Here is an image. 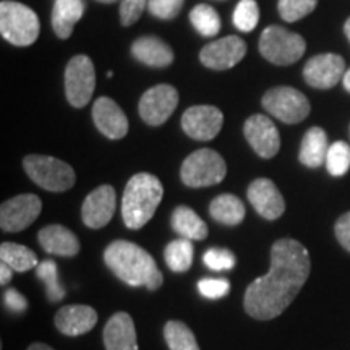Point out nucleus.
<instances>
[{
  "instance_id": "obj_1",
  "label": "nucleus",
  "mask_w": 350,
  "mask_h": 350,
  "mask_svg": "<svg viewBox=\"0 0 350 350\" xmlns=\"http://www.w3.org/2000/svg\"><path fill=\"white\" fill-rule=\"evenodd\" d=\"M310 253L299 240L281 239L271 248L269 273L245 292V312L255 319H273L294 301L310 275Z\"/></svg>"
},
{
  "instance_id": "obj_2",
  "label": "nucleus",
  "mask_w": 350,
  "mask_h": 350,
  "mask_svg": "<svg viewBox=\"0 0 350 350\" xmlns=\"http://www.w3.org/2000/svg\"><path fill=\"white\" fill-rule=\"evenodd\" d=\"M104 261L120 281L130 287H146L156 291L163 286L164 275L154 258L144 248L126 240H116L104 252Z\"/></svg>"
},
{
  "instance_id": "obj_3",
  "label": "nucleus",
  "mask_w": 350,
  "mask_h": 350,
  "mask_svg": "<svg viewBox=\"0 0 350 350\" xmlns=\"http://www.w3.org/2000/svg\"><path fill=\"white\" fill-rule=\"evenodd\" d=\"M164 196V187L156 175L139 172L126 183L122 198V219L131 230L142 229L154 216Z\"/></svg>"
},
{
  "instance_id": "obj_4",
  "label": "nucleus",
  "mask_w": 350,
  "mask_h": 350,
  "mask_svg": "<svg viewBox=\"0 0 350 350\" xmlns=\"http://www.w3.org/2000/svg\"><path fill=\"white\" fill-rule=\"evenodd\" d=\"M41 23L33 8L20 2L3 0L0 3V33L13 46L26 47L36 42Z\"/></svg>"
},
{
  "instance_id": "obj_5",
  "label": "nucleus",
  "mask_w": 350,
  "mask_h": 350,
  "mask_svg": "<svg viewBox=\"0 0 350 350\" xmlns=\"http://www.w3.org/2000/svg\"><path fill=\"white\" fill-rule=\"evenodd\" d=\"M23 167L28 177L38 187L47 191H67L75 185L77 175L73 167L52 156L29 154L23 159Z\"/></svg>"
},
{
  "instance_id": "obj_6",
  "label": "nucleus",
  "mask_w": 350,
  "mask_h": 350,
  "mask_svg": "<svg viewBox=\"0 0 350 350\" xmlns=\"http://www.w3.org/2000/svg\"><path fill=\"white\" fill-rule=\"evenodd\" d=\"M227 174L226 161L217 151L201 148L185 157L180 167V178L187 187L203 188L217 185Z\"/></svg>"
},
{
  "instance_id": "obj_7",
  "label": "nucleus",
  "mask_w": 350,
  "mask_h": 350,
  "mask_svg": "<svg viewBox=\"0 0 350 350\" xmlns=\"http://www.w3.org/2000/svg\"><path fill=\"white\" fill-rule=\"evenodd\" d=\"M306 51L305 39L299 33H292L282 26H268L261 33L260 52L274 65H292L304 57Z\"/></svg>"
},
{
  "instance_id": "obj_8",
  "label": "nucleus",
  "mask_w": 350,
  "mask_h": 350,
  "mask_svg": "<svg viewBox=\"0 0 350 350\" xmlns=\"http://www.w3.org/2000/svg\"><path fill=\"white\" fill-rule=\"evenodd\" d=\"M262 107L269 116L284 124L294 125L305 120L310 113V103L304 93L291 86H278L262 96Z\"/></svg>"
},
{
  "instance_id": "obj_9",
  "label": "nucleus",
  "mask_w": 350,
  "mask_h": 350,
  "mask_svg": "<svg viewBox=\"0 0 350 350\" xmlns=\"http://www.w3.org/2000/svg\"><path fill=\"white\" fill-rule=\"evenodd\" d=\"M96 72L88 55H75L65 68V94L70 106L81 109L93 98Z\"/></svg>"
},
{
  "instance_id": "obj_10",
  "label": "nucleus",
  "mask_w": 350,
  "mask_h": 350,
  "mask_svg": "<svg viewBox=\"0 0 350 350\" xmlns=\"http://www.w3.org/2000/svg\"><path fill=\"white\" fill-rule=\"evenodd\" d=\"M178 104V93L170 85H156L142 96L138 111L142 119L151 126H159L169 120Z\"/></svg>"
},
{
  "instance_id": "obj_11",
  "label": "nucleus",
  "mask_w": 350,
  "mask_h": 350,
  "mask_svg": "<svg viewBox=\"0 0 350 350\" xmlns=\"http://www.w3.org/2000/svg\"><path fill=\"white\" fill-rule=\"evenodd\" d=\"M42 203L39 196L25 193L7 200L0 208V227L5 232L28 229L41 214Z\"/></svg>"
},
{
  "instance_id": "obj_12",
  "label": "nucleus",
  "mask_w": 350,
  "mask_h": 350,
  "mask_svg": "<svg viewBox=\"0 0 350 350\" xmlns=\"http://www.w3.org/2000/svg\"><path fill=\"white\" fill-rule=\"evenodd\" d=\"M243 135L253 151L262 159H271L281 150V135L268 116L255 113L248 117L243 125Z\"/></svg>"
},
{
  "instance_id": "obj_13",
  "label": "nucleus",
  "mask_w": 350,
  "mask_h": 350,
  "mask_svg": "<svg viewBox=\"0 0 350 350\" xmlns=\"http://www.w3.org/2000/svg\"><path fill=\"white\" fill-rule=\"evenodd\" d=\"M247 54V42L239 36H226L206 44L200 52V62L204 67L217 70L234 68Z\"/></svg>"
},
{
  "instance_id": "obj_14",
  "label": "nucleus",
  "mask_w": 350,
  "mask_h": 350,
  "mask_svg": "<svg viewBox=\"0 0 350 350\" xmlns=\"http://www.w3.org/2000/svg\"><path fill=\"white\" fill-rule=\"evenodd\" d=\"M224 113L214 106H191L182 116V129L196 142H209L219 135Z\"/></svg>"
},
{
  "instance_id": "obj_15",
  "label": "nucleus",
  "mask_w": 350,
  "mask_h": 350,
  "mask_svg": "<svg viewBox=\"0 0 350 350\" xmlns=\"http://www.w3.org/2000/svg\"><path fill=\"white\" fill-rule=\"evenodd\" d=\"M345 62L338 54L314 55L304 67L306 85L317 90H331L344 78Z\"/></svg>"
},
{
  "instance_id": "obj_16",
  "label": "nucleus",
  "mask_w": 350,
  "mask_h": 350,
  "mask_svg": "<svg viewBox=\"0 0 350 350\" xmlns=\"http://www.w3.org/2000/svg\"><path fill=\"white\" fill-rule=\"evenodd\" d=\"M117 196L111 185H100L91 191L83 201L81 217L90 229H100L107 226L116 213Z\"/></svg>"
},
{
  "instance_id": "obj_17",
  "label": "nucleus",
  "mask_w": 350,
  "mask_h": 350,
  "mask_svg": "<svg viewBox=\"0 0 350 350\" xmlns=\"http://www.w3.org/2000/svg\"><path fill=\"white\" fill-rule=\"evenodd\" d=\"M248 201L255 211L261 217L268 219V221H275L286 211V201L284 196L275 187V183L269 178H256L248 187Z\"/></svg>"
},
{
  "instance_id": "obj_18",
  "label": "nucleus",
  "mask_w": 350,
  "mask_h": 350,
  "mask_svg": "<svg viewBox=\"0 0 350 350\" xmlns=\"http://www.w3.org/2000/svg\"><path fill=\"white\" fill-rule=\"evenodd\" d=\"M93 120L104 137L109 139H122L129 133V119L119 104L111 98H99L93 106Z\"/></svg>"
},
{
  "instance_id": "obj_19",
  "label": "nucleus",
  "mask_w": 350,
  "mask_h": 350,
  "mask_svg": "<svg viewBox=\"0 0 350 350\" xmlns=\"http://www.w3.org/2000/svg\"><path fill=\"white\" fill-rule=\"evenodd\" d=\"M96 325H98V313L88 305L62 306L55 314L57 329L70 338L86 334Z\"/></svg>"
},
{
  "instance_id": "obj_20",
  "label": "nucleus",
  "mask_w": 350,
  "mask_h": 350,
  "mask_svg": "<svg viewBox=\"0 0 350 350\" xmlns=\"http://www.w3.org/2000/svg\"><path fill=\"white\" fill-rule=\"evenodd\" d=\"M103 336L106 350H138L137 331L129 313L119 312L112 314Z\"/></svg>"
},
{
  "instance_id": "obj_21",
  "label": "nucleus",
  "mask_w": 350,
  "mask_h": 350,
  "mask_svg": "<svg viewBox=\"0 0 350 350\" xmlns=\"http://www.w3.org/2000/svg\"><path fill=\"white\" fill-rule=\"evenodd\" d=\"M39 245L44 248V252L51 253L55 256H75L80 252V240L72 230L67 227L52 224L44 227L38 234Z\"/></svg>"
},
{
  "instance_id": "obj_22",
  "label": "nucleus",
  "mask_w": 350,
  "mask_h": 350,
  "mask_svg": "<svg viewBox=\"0 0 350 350\" xmlns=\"http://www.w3.org/2000/svg\"><path fill=\"white\" fill-rule=\"evenodd\" d=\"M131 55L148 67L164 68L174 62V51L156 36H143L131 44Z\"/></svg>"
},
{
  "instance_id": "obj_23",
  "label": "nucleus",
  "mask_w": 350,
  "mask_h": 350,
  "mask_svg": "<svg viewBox=\"0 0 350 350\" xmlns=\"http://www.w3.org/2000/svg\"><path fill=\"white\" fill-rule=\"evenodd\" d=\"M85 13L83 0H55L52 8V29L57 38L68 39L72 36L73 28L81 20Z\"/></svg>"
},
{
  "instance_id": "obj_24",
  "label": "nucleus",
  "mask_w": 350,
  "mask_h": 350,
  "mask_svg": "<svg viewBox=\"0 0 350 350\" xmlns=\"http://www.w3.org/2000/svg\"><path fill=\"white\" fill-rule=\"evenodd\" d=\"M329 151L327 135L321 126H312L305 133L300 144V163L310 169H318L326 164V156Z\"/></svg>"
},
{
  "instance_id": "obj_25",
  "label": "nucleus",
  "mask_w": 350,
  "mask_h": 350,
  "mask_svg": "<svg viewBox=\"0 0 350 350\" xmlns=\"http://www.w3.org/2000/svg\"><path fill=\"white\" fill-rule=\"evenodd\" d=\"M172 229L188 240H204L208 237L206 222L188 206H178L172 213Z\"/></svg>"
},
{
  "instance_id": "obj_26",
  "label": "nucleus",
  "mask_w": 350,
  "mask_h": 350,
  "mask_svg": "<svg viewBox=\"0 0 350 350\" xmlns=\"http://www.w3.org/2000/svg\"><path fill=\"white\" fill-rule=\"evenodd\" d=\"M209 214L214 221L221 222L226 226H237L245 217L243 203L235 195L224 193L219 195L211 201Z\"/></svg>"
},
{
  "instance_id": "obj_27",
  "label": "nucleus",
  "mask_w": 350,
  "mask_h": 350,
  "mask_svg": "<svg viewBox=\"0 0 350 350\" xmlns=\"http://www.w3.org/2000/svg\"><path fill=\"white\" fill-rule=\"evenodd\" d=\"M0 260L15 271V273H26V271L38 268V256L28 247L18 243L5 242L0 245Z\"/></svg>"
},
{
  "instance_id": "obj_28",
  "label": "nucleus",
  "mask_w": 350,
  "mask_h": 350,
  "mask_svg": "<svg viewBox=\"0 0 350 350\" xmlns=\"http://www.w3.org/2000/svg\"><path fill=\"white\" fill-rule=\"evenodd\" d=\"M165 265L174 273H185L193 262V245L188 239H177L170 242L164 250Z\"/></svg>"
},
{
  "instance_id": "obj_29",
  "label": "nucleus",
  "mask_w": 350,
  "mask_h": 350,
  "mask_svg": "<svg viewBox=\"0 0 350 350\" xmlns=\"http://www.w3.org/2000/svg\"><path fill=\"white\" fill-rule=\"evenodd\" d=\"M190 21L196 31L204 38L216 36L221 29V18H219L217 12L206 3H200V5L191 8Z\"/></svg>"
},
{
  "instance_id": "obj_30",
  "label": "nucleus",
  "mask_w": 350,
  "mask_h": 350,
  "mask_svg": "<svg viewBox=\"0 0 350 350\" xmlns=\"http://www.w3.org/2000/svg\"><path fill=\"white\" fill-rule=\"evenodd\" d=\"M164 339L170 350H200L195 334L182 321H169L164 327Z\"/></svg>"
},
{
  "instance_id": "obj_31",
  "label": "nucleus",
  "mask_w": 350,
  "mask_h": 350,
  "mask_svg": "<svg viewBox=\"0 0 350 350\" xmlns=\"http://www.w3.org/2000/svg\"><path fill=\"white\" fill-rule=\"evenodd\" d=\"M38 278L41 279L44 287H46V294L51 301H59L65 297V288L59 281V268H57L55 261L46 260L39 262L36 268Z\"/></svg>"
},
{
  "instance_id": "obj_32",
  "label": "nucleus",
  "mask_w": 350,
  "mask_h": 350,
  "mask_svg": "<svg viewBox=\"0 0 350 350\" xmlns=\"http://www.w3.org/2000/svg\"><path fill=\"white\" fill-rule=\"evenodd\" d=\"M326 169L332 177H342L350 169V146L345 142H336L326 156Z\"/></svg>"
},
{
  "instance_id": "obj_33",
  "label": "nucleus",
  "mask_w": 350,
  "mask_h": 350,
  "mask_svg": "<svg viewBox=\"0 0 350 350\" xmlns=\"http://www.w3.org/2000/svg\"><path fill=\"white\" fill-rule=\"evenodd\" d=\"M235 28L243 33H250L256 28L258 21H260V7H258L256 0H240L235 7L234 16Z\"/></svg>"
},
{
  "instance_id": "obj_34",
  "label": "nucleus",
  "mask_w": 350,
  "mask_h": 350,
  "mask_svg": "<svg viewBox=\"0 0 350 350\" xmlns=\"http://www.w3.org/2000/svg\"><path fill=\"white\" fill-rule=\"evenodd\" d=\"M318 5V0H279V15L287 23H294L310 15Z\"/></svg>"
},
{
  "instance_id": "obj_35",
  "label": "nucleus",
  "mask_w": 350,
  "mask_h": 350,
  "mask_svg": "<svg viewBox=\"0 0 350 350\" xmlns=\"http://www.w3.org/2000/svg\"><path fill=\"white\" fill-rule=\"evenodd\" d=\"M235 261L234 253L226 248H209L203 255V262L213 271H229L235 266Z\"/></svg>"
},
{
  "instance_id": "obj_36",
  "label": "nucleus",
  "mask_w": 350,
  "mask_h": 350,
  "mask_svg": "<svg viewBox=\"0 0 350 350\" xmlns=\"http://www.w3.org/2000/svg\"><path fill=\"white\" fill-rule=\"evenodd\" d=\"M185 0H148V10L159 20H174L182 10Z\"/></svg>"
},
{
  "instance_id": "obj_37",
  "label": "nucleus",
  "mask_w": 350,
  "mask_h": 350,
  "mask_svg": "<svg viewBox=\"0 0 350 350\" xmlns=\"http://www.w3.org/2000/svg\"><path fill=\"white\" fill-rule=\"evenodd\" d=\"M198 291L203 297L209 300L222 299L230 292V282L227 279H213L206 278L198 282Z\"/></svg>"
},
{
  "instance_id": "obj_38",
  "label": "nucleus",
  "mask_w": 350,
  "mask_h": 350,
  "mask_svg": "<svg viewBox=\"0 0 350 350\" xmlns=\"http://www.w3.org/2000/svg\"><path fill=\"white\" fill-rule=\"evenodd\" d=\"M148 0H120V23L122 26H131L142 18Z\"/></svg>"
},
{
  "instance_id": "obj_39",
  "label": "nucleus",
  "mask_w": 350,
  "mask_h": 350,
  "mask_svg": "<svg viewBox=\"0 0 350 350\" xmlns=\"http://www.w3.org/2000/svg\"><path fill=\"white\" fill-rule=\"evenodd\" d=\"M334 234L338 242L342 245L345 250L350 252V211L338 219L334 226Z\"/></svg>"
},
{
  "instance_id": "obj_40",
  "label": "nucleus",
  "mask_w": 350,
  "mask_h": 350,
  "mask_svg": "<svg viewBox=\"0 0 350 350\" xmlns=\"http://www.w3.org/2000/svg\"><path fill=\"white\" fill-rule=\"evenodd\" d=\"M3 301H5V306L13 313H23L26 308H28V301H26L25 295L20 294L15 288H8L3 295Z\"/></svg>"
},
{
  "instance_id": "obj_41",
  "label": "nucleus",
  "mask_w": 350,
  "mask_h": 350,
  "mask_svg": "<svg viewBox=\"0 0 350 350\" xmlns=\"http://www.w3.org/2000/svg\"><path fill=\"white\" fill-rule=\"evenodd\" d=\"M12 274H13V269L10 266L5 265V262H2V265H0V282H2V286H7V284L12 281Z\"/></svg>"
},
{
  "instance_id": "obj_42",
  "label": "nucleus",
  "mask_w": 350,
  "mask_h": 350,
  "mask_svg": "<svg viewBox=\"0 0 350 350\" xmlns=\"http://www.w3.org/2000/svg\"><path fill=\"white\" fill-rule=\"evenodd\" d=\"M342 85H344V90L347 91V93H350V68L347 70V72L344 73V78H342Z\"/></svg>"
},
{
  "instance_id": "obj_43",
  "label": "nucleus",
  "mask_w": 350,
  "mask_h": 350,
  "mask_svg": "<svg viewBox=\"0 0 350 350\" xmlns=\"http://www.w3.org/2000/svg\"><path fill=\"white\" fill-rule=\"evenodd\" d=\"M28 350H54L52 347H49V345H46V344H33V345H29V349Z\"/></svg>"
},
{
  "instance_id": "obj_44",
  "label": "nucleus",
  "mask_w": 350,
  "mask_h": 350,
  "mask_svg": "<svg viewBox=\"0 0 350 350\" xmlns=\"http://www.w3.org/2000/svg\"><path fill=\"white\" fill-rule=\"evenodd\" d=\"M344 33H345V36H347L349 42H350V16H349L347 21H345V25H344Z\"/></svg>"
},
{
  "instance_id": "obj_45",
  "label": "nucleus",
  "mask_w": 350,
  "mask_h": 350,
  "mask_svg": "<svg viewBox=\"0 0 350 350\" xmlns=\"http://www.w3.org/2000/svg\"><path fill=\"white\" fill-rule=\"evenodd\" d=\"M96 2H100V3H113V2H117V0H96Z\"/></svg>"
},
{
  "instance_id": "obj_46",
  "label": "nucleus",
  "mask_w": 350,
  "mask_h": 350,
  "mask_svg": "<svg viewBox=\"0 0 350 350\" xmlns=\"http://www.w3.org/2000/svg\"><path fill=\"white\" fill-rule=\"evenodd\" d=\"M113 77V72H107V78H112Z\"/></svg>"
}]
</instances>
